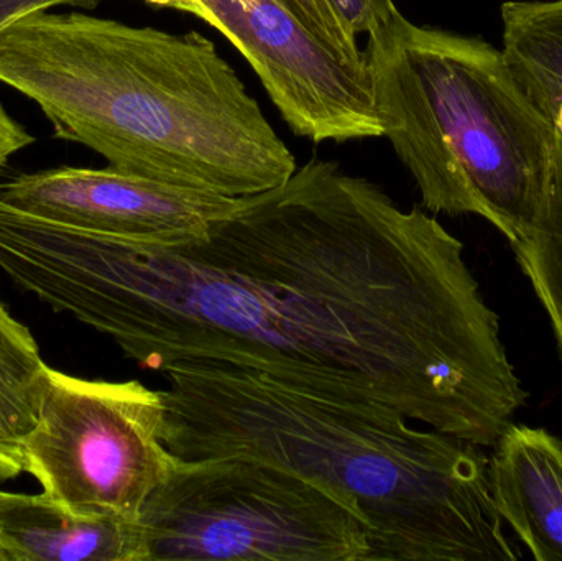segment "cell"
Wrapping results in <instances>:
<instances>
[{"label":"cell","mask_w":562,"mask_h":561,"mask_svg":"<svg viewBox=\"0 0 562 561\" xmlns=\"http://www.w3.org/2000/svg\"><path fill=\"white\" fill-rule=\"evenodd\" d=\"M145 2L168 7V9L181 10V12L191 13V15L198 16V19L206 20L207 15L201 0H145Z\"/></svg>","instance_id":"ffe728a7"},{"label":"cell","mask_w":562,"mask_h":561,"mask_svg":"<svg viewBox=\"0 0 562 561\" xmlns=\"http://www.w3.org/2000/svg\"><path fill=\"white\" fill-rule=\"evenodd\" d=\"M531 101L547 115L557 134L562 137V91L540 96V98L531 99Z\"/></svg>","instance_id":"ac0fdd59"},{"label":"cell","mask_w":562,"mask_h":561,"mask_svg":"<svg viewBox=\"0 0 562 561\" xmlns=\"http://www.w3.org/2000/svg\"><path fill=\"white\" fill-rule=\"evenodd\" d=\"M0 82L35 102L55 137L124 173L244 198L297 168L243 79L198 32L40 10L0 32Z\"/></svg>","instance_id":"3957f363"},{"label":"cell","mask_w":562,"mask_h":561,"mask_svg":"<svg viewBox=\"0 0 562 561\" xmlns=\"http://www.w3.org/2000/svg\"><path fill=\"white\" fill-rule=\"evenodd\" d=\"M353 35L370 33L379 23L389 20L396 12L393 0H327Z\"/></svg>","instance_id":"9a60e30c"},{"label":"cell","mask_w":562,"mask_h":561,"mask_svg":"<svg viewBox=\"0 0 562 561\" xmlns=\"http://www.w3.org/2000/svg\"><path fill=\"white\" fill-rule=\"evenodd\" d=\"M488 458L502 523L538 561H562V441L543 428L510 424Z\"/></svg>","instance_id":"9c48e42d"},{"label":"cell","mask_w":562,"mask_h":561,"mask_svg":"<svg viewBox=\"0 0 562 561\" xmlns=\"http://www.w3.org/2000/svg\"><path fill=\"white\" fill-rule=\"evenodd\" d=\"M296 15L327 48L353 68H366L357 36L327 0H277Z\"/></svg>","instance_id":"5bb4252c"},{"label":"cell","mask_w":562,"mask_h":561,"mask_svg":"<svg viewBox=\"0 0 562 561\" xmlns=\"http://www.w3.org/2000/svg\"><path fill=\"white\" fill-rule=\"evenodd\" d=\"M204 22L252 65L284 122L300 137H383L369 72L327 48L277 0H201Z\"/></svg>","instance_id":"52a82bcc"},{"label":"cell","mask_w":562,"mask_h":561,"mask_svg":"<svg viewBox=\"0 0 562 561\" xmlns=\"http://www.w3.org/2000/svg\"><path fill=\"white\" fill-rule=\"evenodd\" d=\"M502 22V52L525 94L562 91V0L505 2Z\"/></svg>","instance_id":"8fae6325"},{"label":"cell","mask_w":562,"mask_h":561,"mask_svg":"<svg viewBox=\"0 0 562 561\" xmlns=\"http://www.w3.org/2000/svg\"><path fill=\"white\" fill-rule=\"evenodd\" d=\"M35 137L15 121L0 102V173L5 170L10 158L30 147Z\"/></svg>","instance_id":"e0dca14e"},{"label":"cell","mask_w":562,"mask_h":561,"mask_svg":"<svg viewBox=\"0 0 562 561\" xmlns=\"http://www.w3.org/2000/svg\"><path fill=\"white\" fill-rule=\"evenodd\" d=\"M0 200L43 220L148 240L198 236L239 203V198L175 187L111 167L15 175L0 181Z\"/></svg>","instance_id":"ba28073f"},{"label":"cell","mask_w":562,"mask_h":561,"mask_svg":"<svg viewBox=\"0 0 562 561\" xmlns=\"http://www.w3.org/2000/svg\"><path fill=\"white\" fill-rule=\"evenodd\" d=\"M7 561H150L140 519L85 517L45 494L0 491Z\"/></svg>","instance_id":"30bf717a"},{"label":"cell","mask_w":562,"mask_h":561,"mask_svg":"<svg viewBox=\"0 0 562 561\" xmlns=\"http://www.w3.org/2000/svg\"><path fill=\"white\" fill-rule=\"evenodd\" d=\"M22 473L23 464L19 451L0 448V484L13 480Z\"/></svg>","instance_id":"d6986e66"},{"label":"cell","mask_w":562,"mask_h":561,"mask_svg":"<svg viewBox=\"0 0 562 561\" xmlns=\"http://www.w3.org/2000/svg\"><path fill=\"white\" fill-rule=\"evenodd\" d=\"M148 560L370 561L369 529L317 484L260 461H180L140 514Z\"/></svg>","instance_id":"5b68a950"},{"label":"cell","mask_w":562,"mask_h":561,"mask_svg":"<svg viewBox=\"0 0 562 561\" xmlns=\"http://www.w3.org/2000/svg\"><path fill=\"white\" fill-rule=\"evenodd\" d=\"M383 137L431 213L477 214L508 243L537 223L558 134L525 94L502 49L419 26L396 10L367 33Z\"/></svg>","instance_id":"277c9868"},{"label":"cell","mask_w":562,"mask_h":561,"mask_svg":"<svg viewBox=\"0 0 562 561\" xmlns=\"http://www.w3.org/2000/svg\"><path fill=\"white\" fill-rule=\"evenodd\" d=\"M0 270L150 371L243 366L481 448L527 402L464 244L334 161L313 158L188 239L19 213Z\"/></svg>","instance_id":"6da1fadb"},{"label":"cell","mask_w":562,"mask_h":561,"mask_svg":"<svg viewBox=\"0 0 562 561\" xmlns=\"http://www.w3.org/2000/svg\"><path fill=\"white\" fill-rule=\"evenodd\" d=\"M45 369L30 329L0 302V448L19 451L35 427Z\"/></svg>","instance_id":"7c38bea8"},{"label":"cell","mask_w":562,"mask_h":561,"mask_svg":"<svg viewBox=\"0 0 562 561\" xmlns=\"http://www.w3.org/2000/svg\"><path fill=\"white\" fill-rule=\"evenodd\" d=\"M531 289L543 305L562 356V137L558 134L553 175L543 210L530 233L512 244Z\"/></svg>","instance_id":"4fadbf2b"},{"label":"cell","mask_w":562,"mask_h":561,"mask_svg":"<svg viewBox=\"0 0 562 561\" xmlns=\"http://www.w3.org/2000/svg\"><path fill=\"white\" fill-rule=\"evenodd\" d=\"M164 422L161 391L46 366L35 427L19 447L23 473L78 516L138 520L178 463L161 438Z\"/></svg>","instance_id":"8992f818"},{"label":"cell","mask_w":562,"mask_h":561,"mask_svg":"<svg viewBox=\"0 0 562 561\" xmlns=\"http://www.w3.org/2000/svg\"><path fill=\"white\" fill-rule=\"evenodd\" d=\"M0 561H7L5 553H3L2 549H0Z\"/></svg>","instance_id":"44dd1931"},{"label":"cell","mask_w":562,"mask_h":561,"mask_svg":"<svg viewBox=\"0 0 562 561\" xmlns=\"http://www.w3.org/2000/svg\"><path fill=\"white\" fill-rule=\"evenodd\" d=\"M102 0H0V32L10 23L40 10H52L56 7H81L94 9Z\"/></svg>","instance_id":"2e32d148"},{"label":"cell","mask_w":562,"mask_h":561,"mask_svg":"<svg viewBox=\"0 0 562 561\" xmlns=\"http://www.w3.org/2000/svg\"><path fill=\"white\" fill-rule=\"evenodd\" d=\"M164 374L161 438L177 460L260 461L317 484L363 520L370 561L521 559L477 445L243 366L188 359Z\"/></svg>","instance_id":"7a4b0ae2"}]
</instances>
